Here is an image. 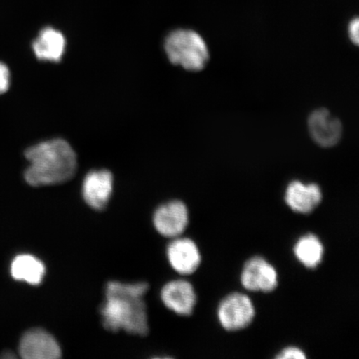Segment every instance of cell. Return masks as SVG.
<instances>
[{"label":"cell","mask_w":359,"mask_h":359,"mask_svg":"<svg viewBox=\"0 0 359 359\" xmlns=\"http://www.w3.org/2000/svg\"><path fill=\"white\" fill-rule=\"evenodd\" d=\"M161 299L165 306L184 316L192 313L196 302L194 289L190 283L186 280L168 283L161 291Z\"/></svg>","instance_id":"30bf717a"},{"label":"cell","mask_w":359,"mask_h":359,"mask_svg":"<svg viewBox=\"0 0 359 359\" xmlns=\"http://www.w3.org/2000/svg\"><path fill=\"white\" fill-rule=\"evenodd\" d=\"M168 255L172 268L182 275L194 273L201 264L198 247L186 238L173 241L168 246Z\"/></svg>","instance_id":"8fae6325"},{"label":"cell","mask_w":359,"mask_h":359,"mask_svg":"<svg viewBox=\"0 0 359 359\" xmlns=\"http://www.w3.org/2000/svg\"><path fill=\"white\" fill-rule=\"evenodd\" d=\"M11 275L17 280L37 285L43 280L45 266L33 255H21L13 259L11 264Z\"/></svg>","instance_id":"5bb4252c"},{"label":"cell","mask_w":359,"mask_h":359,"mask_svg":"<svg viewBox=\"0 0 359 359\" xmlns=\"http://www.w3.org/2000/svg\"><path fill=\"white\" fill-rule=\"evenodd\" d=\"M114 177L109 170H93L85 177L83 187V198L93 209L101 210L109 201Z\"/></svg>","instance_id":"9c48e42d"},{"label":"cell","mask_w":359,"mask_h":359,"mask_svg":"<svg viewBox=\"0 0 359 359\" xmlns=\"http://www.w3.org/2000/svg\"><path fill=\"white\" fill-rule=\"evenodd\" d=\"M65 36L60 31L46 27L33 43L34 55L39 60L58 62L65 51Z\"/></svg>","instance_id":"4fadbf2b"},{"label":"cell","mask_w":359,"mask_h":359,"mask_svg":"<svg viewBox=\"0 0 359 359\" xmlns=\"http://www.w3.org/2000/svg\"><path fill=\"white\" fill-rule=\"evenodd\" d=\"M276 358L280 359H304L306 358V355H305L302 350H300L298 348L290 347L283 350V351Z\"/></svg>","instance_id":"e0dca14e"},{"label":"cell","mask_w":359,"mask_h":359,"mask_svg":"<svg viewBox=\"0 0 359 359\" xmlns=\"http://www.w3.org/2000/svg\"><path fill=\"white\" fill-rule=\"evenodd\" d=\"M29 167L25 178L29 185L43 187L69 181L77 169V156L62 139L39 143L27 149Z\"/></svg>","instance_id":"7a4b0ae2"},{"label":"cell","mask_w":359,"mask_h":359,"mask_svg":"<svg viewBox=\"0 0 359 359\" xmlns=\"http://www.w3.org/2000/svg\"><path fill=\"white\" fill-rule=\"evenodd\" d=\"M149 286L147 283L123 284L112 281L106 290V302L101 309L102 324L111 332L123 330L129 334H148L147 306L143 300Z\"/></svg>","instance_id":"6da1fadb"},{"label":"cell","mask_w":359,"mask_h":359,"mask_svg":"<svg viewBox=\"0 0 359 359\" xmlns=\"http://www.w3.org/2000/svg\"><path fill=\"white\" fill-rule=\"evenodd\" d=\"M294 251L295 257L304 266L313 269L321 263L324 246L317 236L309 234L300 238Z\"/></svg>","instance_id":"9a60e30c"},{"label":"cell","mask_w":359,"mask_h":359,"mask_svg":"<svg viewBox=\"0 0 359 359\" xmlns=\"http://www.w3.org/2000/svg\"><path fill=\"white\" fill-rule=\"evenodd\" d=\"M188 224V210L180 201L161 205L154 215L155 227L165 237H177L182 234Z\"/></svg>","instance_id":"52a82bcc"},{"label":"cell","mask_w":359,"mask_h":359,"mask_svg":"<svg viewBox=\"0 0 359 359\" xmlns=\"http://www.w3.org/2000/svg\"><path fill=\"white\" fill-rule=\"evenodd\" d=\"M11 85V72L4 62H0V94L6 93Z\"/></svg>","instance_id":"2e32d148"},{"label":"cell","mask_w":359,"mask_h":359,"mask_svg":"<svg viewBox=\"0 0 359 359\" xmlns=\"http://www.w3.org/2000/svg\"><path fill=\"white\" fill-rule=\"evenodd\" d=\"M241 279L244 288L250 291L269 293L278 285L276 269L259 257L251 258L245 263Z\"/></svg>","instance_id":"5b68a950"},{"label":"cell","mask_w":359,"mask_h":359,"mask_svg":"<svg viewBox=\"0 0 359 359\" xmlns=\"http://www.w3.org/2000/svg\"><path fill=\"white\" fill-rule=\"evenodd\" d=\"M359 20L358 18H355V19H353L351 22H350V25L348 26V34L350 39H351V41L353 43H355L356 45L359 43Z\"/></svg>","instance_id":"ac0fdd59"},{"label":"cell","mask_w":359,"mask_h":359,"mask_svg":"<svg viewBox=\"0 0 359 359\" xmlns=\"http://www.w3.org/2000/svg\"><path fill=\"white\" fill-rule=\"evenodd\" d=\"M313 141L323 147H334L342 136V124L326 109L314 111L308 121Z\"/></svg>","instance_id":"ba28073f"},{"label":"cell","mask_w":359,"mask_h":359,"mask_svg":"<svg viewBox=\"0 0 359 359\" xmlns=\"http://www.w3.org/2000/svg\"><path fill=\"white\" fill-rule=\"evenodd\" d=\"M20 353L25 359H57L61 357V349L50 334L35 329L22 336Z\"/></svg>","instance_id":"8992f818"},{"label":"cell","mask_w":359,"mask_h":359,"mask_svg":"<svg viewBox=\"0 0 359 359\" xmlns=\"http://www.w3.org/2000/svg\"><path fill=\"white\" fill-rule=\"evenodd\" d=\"M322 191L316 184L304 185L302 182H292L285 192V202L294 212L309 214L320 204Z\"/></svg>","instance_id":"7c38bea8"},{"label":"cell","mask_w":359,"mask_h":359,"mask_svg":"<svg viewBox=\"0 0 359 359\" xmlns=\"http://www.w3.org/2000/svg\"><path fill=\"white\" fill-rule=\"evenodd\" d=\"M255 308L248 296L233 293L219 304L218 317L224 330L236 331L245 329L255 317Z\"/></svg>","instance_id":"277c9868"},{"label":"cell","mask_w":359,"mask_h":359,"mask_svg":"<svg viewBox=\"0 0 359 359\" xmlns=\"http://www.w3.org/2000/svg\"><path fill=\"white\" fill-rule=\"evenodd\" d=\"M164 47L169 60L187 70L200 71L209 60L208 45L193 30L173 31L165 39Z\"/></svg>","instance_id":"3957f363"}]
</instances>
